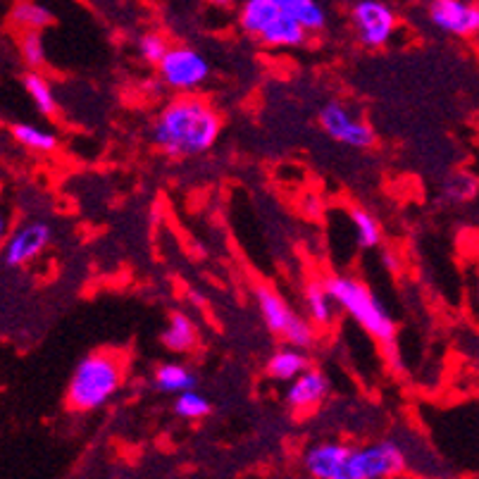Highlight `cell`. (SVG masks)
<instances>
[{"instance_id": "d4e9b609", "label": "cell", "mask_w": 479, "mask_h": 479, "mask_svg": "<svg viewBox=\"0 0 479 479\" xmlns=\"http://www.w3.org/2000/svg\"><path fill=\"white\" fill-rule=\"evenodd\" d=\"M168 41L160 36V34H144L138 38V53L148 65H158L162 60V55L168 53Z\"/></svg>"}, {"instance_id": "52a82bcc", "label": "cell", "mask_w": 479, "mask_h": 479, "mask_svg": "<svg viewBox=\"0 0 479 479\" xmlns=\"http://www.w3.org/2000/svg\"><path fill=\"white\" fill-rule=\"evenodd\" d=\"M158 67L162 82L175 91H193L210 76V65L206 58L186 46L168 48Z\"/></svg>"}, {"instance_id": "6da1fadb", "label": "cell", "mask_w": 479, "mask_h": 479, "mask_svg": "<svg viewBox=\"0 0 479 479\" xmlns=\"http://www.w3.org/2000/svg\"><path fill=\"white\" fill-rule=\"evenodd\" d=\"M222 131V117L196 96L172 100L153 127L155 144L168 158H191L213 148Z\"/></svg>"}, {"instance_id": "7a4b0ae2", "label": "cell", "mask_w": 479, "mask_h": 479, "mask_svg": "<svg viewBox=\"0 0 479 479\" xmlns=\"http://www.w3.org/2000/svg\"><path fill=\"white\" fill-rule=\"evenodd\" d=\"M127 373V356L117 349H98L76 365L67 387V405L76 412H91L106 405Z\"/></svg>"}, {"instance_id": "e0dca14e", "label": "cell", "mask_w": 479, "mask_h": 479, "mask_svg": "<svg viewBox=\"0 0 479 479\" xmlns=\"http://www.w3.org/2000/svg\"><path fill=\"white\" fill-rule=\"evenodd\" d=\"M10 22L22 31H41L53 24L51 10L38 5L34 0H17L15 8L10 12Z\"/></svg>"}, {"instance_id": "ffe728a7", "label": "cell", "mask_w": 479, "mask_h": 479, "mask_svg": "<svg viewBox=\"0 0 479 479\" xmlns=\"http://www.w3.org/2000/svg\"><path fill=\"white\" fill-rule=\"evenodd\" d=\"M24 89L31 96V100L36 103L38 113L46 114V117L58 114V98H55L53 86L48 84L46 76H41L36 69H31L29 75L24 76Z\"/></svg>"}, {"instance_id": "ba28073f", "label": "cell", "mask_w": 479, "mask_h": 479, "mask_svg": "<svg viewBox=\"0 0 479 479\" xmlns=\"http://www.w3.org/2000/svg\"><path fill=\"white\" fill-rule=\"evenodd\" d=\"M353 24L365 48L387 46L396 31V15L381 0H360L353 5Z\"/></svg>"}, {"instance_id": "484cf974", "label": "cell", "mask_w": 479, "mask_h": 479, "mask_svg": "<svg viewBox=\"0 0 479 479\" xmlns=\"http://www.w3.org/2000/svg\"><path fill=\"white\" fill-rule=\"evenodd\" d=\"M446 196L458 200V203H463V200L467 203V200L477 196V179L472 175H460L446 186Z\"/></svg>"}, {"instance_id": "2e32d148", "label": "cell", "mask_w": 479, "mask_h": 479, "mask_svg": "<svg viewBox=\"0 0 479 479\" xmlns=\"http://www.w3.org/2000/svg\"><path fill=\"white\" fill-rule=\"evenodd\" d=\"M305 367H310L308 356H305L301 349H296V346L277 350V353L267 360V374H270L272 380L279 381H291L296 374L303 373Z\"/></svg>"}, {"instance_id": "603a6c76", "label": "cell", "mask_w": 479, "mask_h": 479, "mask_svg": "<svg viewBox=\"0 0 479 479\" xmlns=\"http://www.w3.org/2000/svg\"><path fill=\"white\" fill-rule=\"evenodd\" d=\"M175 412L182 420H203L213 412V405H210L208 398H203L193 389H189V391H182V394L177 396Z\"/></svg>"}, {"instance_id": "4fadbf2b", "label": "cell", "mask_w": 479, "mask_h": 479, "mask_svg": "<svg viewBox=\"0 0 479 479\" xmlns=\"http://www.w3.org/2000/svg\"><path fill=\"white\" fill-rule=\"evenodd\" d=\"M350 446L346 444H318L303 458L308 475L315 479H346Z\"/></svg>"}, {"instance_id": "5bb4252c", "label": "cell", "mask_w": 479, "mask_h": 479, "mask_svg": "<svg viewBox=\"0 0 479 479\" xmlns=\"http://www.w3.org/2000/svg\"><path fill=\"white\" fill-rule=\"evenodd\" d=\"M153 387L162 394H182L198 387V377L179 363H165L153 374Z\"/></svg>"}, {"instance_id": "30bf717a", "label": "cell", "mask_w": 479, "mask_h": 479, "mask_svg": "<svg viewBox=\"0 0 479 479\" xmlns=\"http://www.w3.org/2000/svg\"><path fill=\"white\" fill-rule=\"evenodd\" d=\"M429 20L446 34L467 38L479 29V10L465 0H432L429 3Z\"/></svg>"}, {"instance_id": "3957f363", "label": "cell", "mask_w": 479, "mask_h": 479, "mask_svg": "<svg viewBox=\"0 0 479 479\" xmlns=\"http://www.w3.org/2000/svg\"><path fill=\"white\" fill-rule=\"evenodd\" d=\"M325 289L329 298L336 305H342L350 318L356 319L367 334L377 339L384 346H394L396 325L391 315L384 310V305L377 301L373 291L356 277H343V274H329L325 279Z\"/></svg>"}, {"instance_id": "83f0119b", "label": "cell", "mask_w": 479, "mask_h": 479, "mask_svg": "<svg viewBox=\"0 0 479 479\" xmlns=\"http://www.w3.org/2000/svg\"><path fill=\"white\" fill-rule=\"evenodd\" d=\"M210 3H215V5H232L234 0H210Z\"/></svg>"}, {"instance_id": "44dd1931", "label": "cell", "mask_w": 479, "mask_h": 479, "mask_svg": "<svg viewBox=\"0 0 479 479\" xmlns=\"http://www.w3.org/2000/svg\"><path fill=\"white\" fill-rule=\"evenodd\" d=\"M12 137L20 145L29 148V151L36 153H53L58 148V137L53 131H43L34 127V124H24V122H15L10 127Z\"/></svg>"}, {"instance_id": "8fae6325", "label": "cell", "mask_w": 479, "mask_h": 479, "mask_svg": "<svg viewBox=\"0 0 479 479\" xmlns=\"http://www.w3.org/2000/svg\"><path fill=\"white\" fill-rule=\"evenodd\" d=\"M51 227L43 222H31L24 224L10 236L8 246H5V265L22 267L29 265L31 260H36L41 253L46 251L51 244Z\"/></svg>"}, {"instance_id": "9c48e42d", "label": "cell", "mask_w": 479, "mask_h": 479, "mask_svg": "<svg viewBox=\"0 0 479 479\" xmlns=\"http://www.w3.org/2000/svg\"><path fill=\"white\" fill-rule=\"evenodd\" d=\"M319 124L334 141L350 145V148H373L374 141H377V134H374L373 127L363 122V120H357L356 114H350L339 103H327L322 107Z\"/></svg>"}, {"instance_id": "4316f807", "label": "cell", "mask_w": 479, "mask_h": 479, "mask_svg": "<svg viewBox=\"0 0 479 479\" xmlns=\"http://www.w3.org/2000/svg\"><path fill=\"white\" fill-rule=\"evenodd\" d=\"M3 239H5V217L0 215V244H3Z\"/></svg>"}, {"instance_id": "5b68a950", "label": "cell", "mask_w": 479, "mask_h": 479, "mask_svg": "<svg viewBox=\"0 0 479 479\" xmlns=\"http://www.w3.org/2000/svg\"><path fill=\"white\" fill-rule=\"evenodd\" d=\"M255 298H258L260 315H263L267 329L272 334H277L279 339L289 342L291 346H296L301 350H308L315 346V342H318L315 327L308 319L291 310L289 303L279 296V291L272 289V287H265V284H258L255 287Z\"/></svg>"}, {"instance_id": "8992f818", "label": "cell", "mask_w": 479, "mask_h": 479, "mask_svg": "<svg viewBox=\"0 0 479 479\" xmlns=\"http://www.w3.org/2000/svg\"><path fill=\"white\" fill-rule=\"evenodd\" d=\"M408 470L404 449L396 442H377L365 449H350L346 479H389Z\"/></svg>"}, {"instance_id": "277c9868", "label": "cell", "mask_w": 479, "mask_h": 479, "mask_svg": "<svg viewBox=\"0 0 479 479\" xmlns=\"http://www.w3.org/2000/svg\"><path fill=\"white\" fill-rule=\"evenodd\" d=\"M239 22L248 36L258 38L263 46L270 48L303 46L308 38L303 24L282 12L270 0H246Z\"/></svg>"}, {"instance_id": "7c38bea8", "label": "cell", "mask_w": 479, "mask_h": 479, "mask_svg": "<svg viewBox=\"0 0 479 479\" xmlns=\"http://www.w3.org/2000/svg\"><path fill=\"white\" fill-rule=\"evenodd\" d=\"M329 394V381L319 370L305 367L303 373L291 380V387L287 391V405L294 412L315 411Z\"/></svg>"}, {"instance_id": "cb8c5ba5", "label": "cell", "mask_w": 479, "mask_h": 479, "mask_svg": "<svg viewBox=\"0 0 479 479\" xmlns=\"http://www.w3.org/2000/svg\"><path fill=\"white\" fill-rule=\"evenodd\" d=\"M20 53H22L27 67L41 69L46 65V46H43L41 31H24L22 41H20Z\"/></svg>"}, {"instance_id": "7402d4cb", "label": "cell", "mask_w": 479, "mask_h": 479, "mask_svg": "<svg viewBox=\"0 0 479 479\" xmlns=\"http://www.w3.org/2000/svg\"><path fill=\"white\" fill-rule=\"evenodd\" d=\"M350 220L356 227V239L360 248H374L381 241V227L380 222L374 220L373 213H367L363 208H353L350 210Z\"/></svg>"}, {"instance_id": "9a60e30c", "label": "cell", "mask_w": 479, "mask_h": 479, "mask_svg": "<svg viewBox=\"0 0 479 479\" xmlns=\"http://www.w3.org/2000/svg\"><path fill=\"white\" fill-rule=\"evenodd\" d=\"M198 343V329L184 312L169 315L168 329L162 332V346L175 353H186Z\"/></svg>"}, {"instance_id": "d6986e66", "label": "cell", "mask_w": 479, "mask_h": 479, "mask_svg": "<svg viewBox=\"0 0 479 479\" xmlns=\"http://www.w3.org/2000/svg\"><path fill=\"white\" fill-rule=\"evenodd\" d=\"M305 303H308V312H310V319L319 327H327L332 325V318H334V312H332V298H329L327 289H325V284L319 282V279H310L308 287H305Z\"/></svg>"}, {"instance_id": "ac0fdd59", "label": "cell", "mask_w": 479, "mask_h": 479, "mask_svg": "<svg viewBox=\"0 0 479 479\" xmlns=\"http://www.w3.org/2000/svg\"><path fill=\"white\" fill-rule=\"evenodd\" d=\"M277 8L291 15L294 20L303 24L308 31H318L325 27L327 17H325V10L319 8L315 0H270Z\"/></svg>"}]
</instances>
